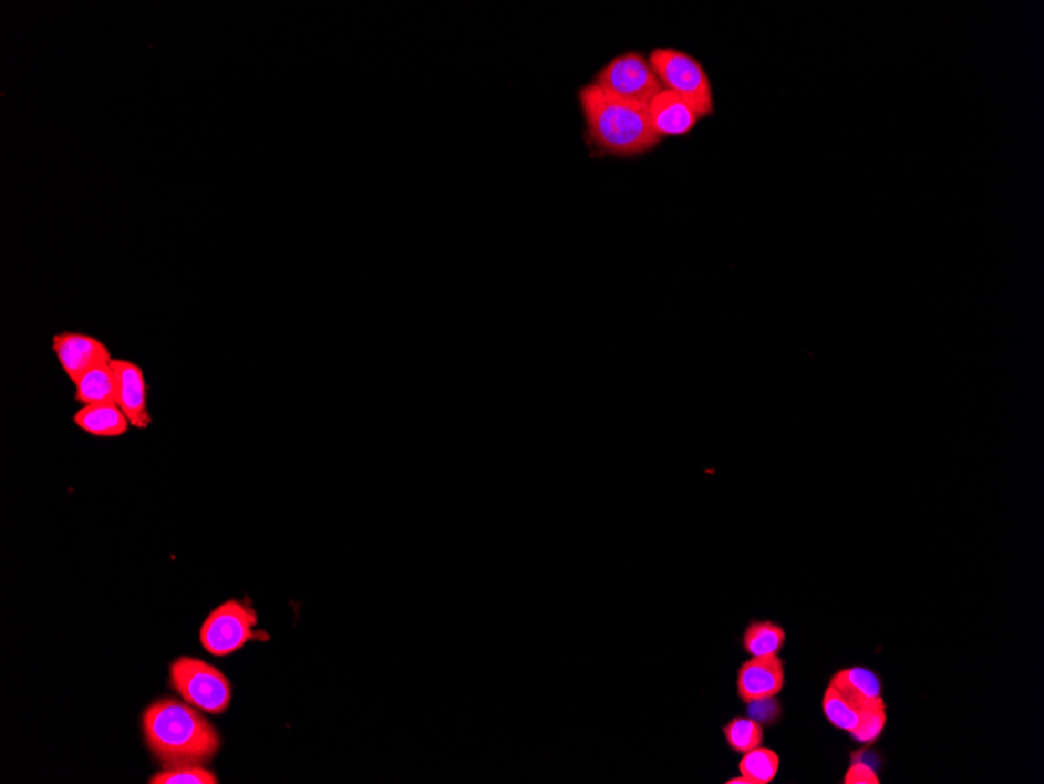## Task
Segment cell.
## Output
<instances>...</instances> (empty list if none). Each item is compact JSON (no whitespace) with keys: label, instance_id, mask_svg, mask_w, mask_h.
<instances>
[{"label":"cell","instance_id":"cell-9","mask_svg":"<svg viewBox=\"0 0 1044 784\" xmlns=\"http://www.w3.org/2000/svg\"><path fill=\"white\" fill-rule=\"evenodd\" d=\"M785 685L784 661L776 657L753 658L743 662L736 678L742 702L753 704L774 699Z\"/></svg>","mask_w":1044,"mask_h":784},{"label":"cell","instance_id":"cell-21","mask_svg":"<svg viewBox=\"0 0 1044 784\" xmlns=\"http://www.w3.org/2000/svg\"><path fill=\"white\" fill-rule=\"evenodd\" d=\"M726 783L727 784H751L750 780H747L746 776H743V775L735 776V778L727 780Z\"/></svg>","mask_w":1044,"mask_h":784},{"label":"cell","instance_id":"cell-14","mask_svg":"<svg viewBox=\"0 0 1044 784\" xmlns=\"http://www.w3.org/2000/svg\"><path fill=\"white\" fill-rule=\"evenodd\" d=\"M787 642V632L781 625L763 620L747 625L743 635V650L750 657H776Z\"/></svg>","mask_w":1044,"mask_h":784},{"label":"cell","instance_id":"cell-2","mask_svg":"<svg viewBox=\"0 0 1044 784\" xmlns=\"http://www.w3.org/2000/svg\"><path fill=\"white\" fill-rule=\"evenodd\" d=\"M143 730L151 752L166 767L207 763L221 745L215 726L176 700L151 704L143 714Z\"/></svg>","mask_w":1044,"mask_h":784},{"label":"cell","instance_id":"cell-19","mask_svg":"<svg viewBox=\"0 0 1044 784\" xmlns=\"http://www.w3.org/2000/svg\"><path fill=\"white\" fill-rule=\"evenodd\" d=\"M151 784H216V775L199 764L166 767V771L152 776Z\"/></svg>","mask_w":1044,"mask_h":784},{"label":"cell","instance_id":"cell-18","mask_svg":"<svg viewBox=\"0 0 1044 784\" xmlns=\"http://www.w3.org/2000/svg\"><path fill=\"white\" fill-rule=\"evenodd\" d=\"M886 725L887 704L883 699H880L868 704V706L861 708L860 721L849 734L854 737V741L860 742V744H871V742L879 740Z\"/></svg>","mask_w":1044,"mask_h":784},{"label":"cell","instance_id":"cell-10","mask_svg":"<svg viewBox=\"0 0 1044 784\" xmlns=\"http://www.w3.org/2000/svg\"><path fill=\"white\" fill-rule=\"evenodd\" d=\"M648 113L660 138L690 134L702 120L689 102L664 89L648 105Z\"/></svg>","mask_w":1044,"mask_h":784},{"label":"cell","instance_id":"cell-12","mask_svg":"<svg viewBox=\"0 0 1044 784\" xmlns=\"http://www.w3.org/2000/svg\"><path fill=\"white\" fill-rule=\"evenodd\" d=\"M830 684L838 689L846 699L857 704L860 710L882 699L880 678L867 668L838 670L830 680Z\"/></svg>","mask_w":1044,"mask_h":784},{"label":"cell","instance_id":"cell-3","mask_svg":"<svg viewBox=\"0 0 1044 784\" xmlns=\"http://www.w3.org/2000/svg\"><path fill=\"white\" fill-rule=\"evenodd\" d=\"M649 63L664 90L673 91L689 102L701 117L715 113L712 82L704 66L693 55L678 49H655L649 55Z\"/></svg>","mask_w":1044,"mask_h":784},{"label":"cell","instance_id":"cell-4","mask_svg":"<svg viewBox=\"0 0 1044 784\" xmlns=\"http://www.w3.org/2000/svg\"><path fill=\"white\" fill-rule=\"evenodd\" d=\"M170 685L196 710L223 714L229 708L231 688L226 675L207 662L178 658L170 666Z\"/></svg>","mask_w":1044,"mask_h":784},{"label":"cell","instance_id":"cell-5","mask_svg":"<svg viewBox=\"0 0 1044 784\" xmlns=\"http://www.w3.org/2000/svg\"><path fill=\"white\" fill-rule=\"evenodd\" d=\"M595 83L620 100L647 107L663 90L651 63L640 52L614 56L596 74Z\"/></svg>","mask_w":1044,"mask_h":784},{"label":"cell","instance_id":"cell-20","mask_svg":"<svg viewBox=\"0 0 1044 784\" xmlns=\"http://www.w3.org/2000/svg\"><path fill=\"white\" fill-rule=\"evenodd\" d=\"M845 784H879L880 780L877 776L875 768L868 766L865 763L852 764L846 772L845 778H843Z\"/></svg>","mask_w":1044,"mask_h":784},{"label":"cell","instance_id":"cell-8","mask_svg":"<svg viewBox=\"0 0 1044 784\" xmlns=\"http://www.w3.org/2000/svg\"><path fill=\"white\" fill-rule=\"evenodd\" d=\"M116 374V403L123 409L132 426L146 430L152 424L149 412V388L138 363L113 359Z\"/></svg>","mask_w":1044,"mask_h":784},{"label":"cell","instance_id":"cell-15","mask_svg":"<svg viewBox=\"0 0 1044 784\" xmlns=\"http://www.w3.org/2000/svg\"><path fill=\"white\" fill-rule=\"evenodd\" d=\"M781 760L774 750L757 747L744 753L740 761V775L746 776L751 784H768L779 772Z\"/></svg>","mask_w":1044,"mask_h":784},{"label":"cell","instance_id":"cell-11","mask_svg":"<svg viewBox=\"0 0 1044 784\" xmlns=\"http://www.w3.org/2000/svg\"><path fill=\"white\" fill-rule=\"evenodd\" d=\"M80 430L94 437H120L132 426L117 403H99L82 406L72 416Z\"/></svg>","mask_w":1044,"mask_h":784},{"label":"cell","instance_id":"cell-13","mask_svg":"<svg viewBox=\"0 0 1044 784\" xmlns=\"http://www.w3.org/2000/svg\"><path fill=\"white\" fill-rule=\"evenodd\" d=\"M74 401L80 406L99 403H116V374L112 362L102 363L86 371L75 382Z\"/></svg>","mask_w":1044,"mask_h":784},{"label":"cell","instance_id":"cell-6","mask_svg":"<svg viewBox=\"0 0 1044 784\" xmlns=\"http://www.w3.org/2000/svg\"><path fill=\"white\" fill-rule=\"evenodd\" d=\"M257 612L239 601H227L207 617L200 630V643L213 657H229L258 636L254 631Z\"/></svg>","mask_w":1044,"mask_h":784},{"label":"cell","instance_id":"cell-16","mask_svg":"<svg viewBox=\"0 0 1044 784\" xmlns=\"http://www.w3.org/2000/svg\"><path fill=\"white\" fill-rule=\"evenodd\" d=\"M860 708L846 699L833 684L827 685L823 697V712L835 729L852 731L860 721Z\"/></svg>","mask_w":1044,"mask_h":784},{"label":"cell","instance_id":"cell-7","mask_svg":"<svg viewBox=\"0 0 1044 784\" xmlns=\"http://www.w3.org/2000/svg\"><path fill=\"white\" fill-rule=\"evenodd\" d=\"M52 351L72 384L93 367L110 363L115 359L102 340L80 332H60L53 336Z\"/></svg>","mask_w":1044,"mask_h":784},{"label":"cell","instance_id":"cell-17","mask_svg":"<svg viewBox=\"0 0 1044 784\" xmlns=\"http://www.w3.org/2000/svg\"><path fill=\"white\" fill-rule=\"evenodd\" d=\"M724 737L728 747L736 753L751 752V750L762 747L765 734L761 722L751 718H734L723 729Z\"/></svg>","mask_w":1044,"mask_h":784},{"label":"cell","instance_id":"cell-1","mask_svg":"<svg viewBox=\"0 0 1044 784\" xmlns=\"http://www.w3.org/2000/svg\"><path fill=\"white\" fill-rule=\"evenodd\" d=\"M585 121L588 145L599 154L633 157L654 149L662 138L652 127L648 109L620 100L596 83L577 93Z\"/></svg>","mask_w":1044,"mask_h":784}]
</instances>
